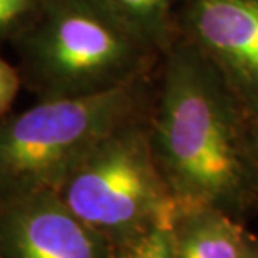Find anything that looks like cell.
Returning a JSON list of instances; mask_svg holds the SVG:
<instances>
[{"mask_svg":"<svg viewBox=\"0 0 258 258\" xmlns=\"http://www.w3.org/2000/svg\"><path fill=\"white\" fill-rule=\"evenodd\" d=\"M170 230L177 258L258 256V238L245 222L218 208L177 203Z\"/></svg>","mask_w":258,"mask_h":258,"instance_id":"cell-7","label":"cell"},{"mask_svg":"<svg viewBox=\"0 0 258 258\" xmlns=\"http://www.w3.org/2000/svg\"><path fill=\"white\" fill-rule=\"evenodd\" d=\"M10 45L37 100L107 92L150 75L162 57L100 0H42Z\"/></svg>","mask_w":258,"mask_h":258,"instance_id":"cell-2","label":"cell"},{"mask_svg":"<svg viewBox=\"0 0 258 258\" xmlns=\"http://www.w3.org/2000/svg\"><path fill=\"white\" fill-rule=\"evenodd\" d=\"M248 140H250V155H251V162H253L256 182H258V117L256 118H250Z\"/></svg>","mask_w":258,"mask_h":258,"instance_id":"cell-12","label":"cell"},{"mask_svg":"<svg viewBox=\"0 0 258 258\" xmlns=\"http://www.w3.org/2000/svg\"><path fill=\"white\" fill-rule=\"evenodd\" d=\"M173 212L175 208L148 228L113 245L112 258H177L170 230Z\"/></svg>","mask_w":258,"mask_h":258,"instance_id":"cell-9","label":"cell"},{"mask_svg":"<svg viewBox=\"0 0 258 258\" xmlns=\"http://www.w3.org/2000/svg\"><path fill=\"white\" fill-rule=\"evenodd\" d=\"M147 112L107 134L57 194L112 245L134 237L177 205L155 160Z\"/></svg>","mask_w":258,"mask_h":258,"instance_id":"cell-4","label":"cell"},{"mask_svg":"<svg viewBox=\"0 0 258 258\" xmlns=\"http://www.w3.org/2000/svg\"><path fill=\"white\" fill-rule=\"evenodd\" d=\"M153 50L162 53L177 37L182 0H100Z\"/></svg>","mask_w":258,"mask_h":258,"instance_id":"cell-8","label":"cell"},{"mask_svg":"<svg viewBox=\"0 0 258 258\" xmlns=\"http://www.w3.org/2000/svg\"><path fill=\"white\" fill-rule=\"evenodd\" d=\"M24 87L17 65H12L0 57V118L9 115L10 107Z\"/></svg>","mask_w":258,"mask_h":258,"instance_id":"cell-11","label":"cell"},{"mask_svg":"<svg viewBox=\"0 0 258 258\" xmlns=\"http://www.w3.org/2000/svg\"><path fill=\"white\" fill-rule=\"evenodd\" d=\"M256 258H258V256H256Z\"/></svg>","mask_w":258,"mask_h":258,"instance_id":"cell-13","label":"cell"},{"mask_svg":"<svg viewBox=\"0 0 258 258\" xmlns=\"http://www.w3.org/2000/svg\"><path fill=\"white\" fill-rule=\"evenodd\" d=\"M42 0H0V43L12 42L37 14Z\"/></svg>","mask_w":258,"mask_h":258,"instance_id":"cell-10","label":"cell"},{"mask_svg":"<svg viewBox=\"0 0 258 258\" xmlns=\"http://www.w3.org/2000/svg\"><path fill=\"white\" fill-rule=\"evenodd\" d=\"M113 245L55 190L0 200V258H112Z\"/></svg>","mask_w":258,"mask_h":258,"instance_id":"cell-6","label":"cell"},{"mask_svg":"<svg viewBox=\"0 0 258 258\" xmlns=\"http://www.w3.org/2000/svg\"><path fill=\"white\" fill-rule=\"evenodd\" d=\"M147 122L158 168L178 205L245 218L258 212L250 118L212 65L177 35L160 57Z\"/></svg>","mask_w":258,"mask_h":258,"instance_id":"cell-1","label":"cell"},{"mask_svg":"<svg viewBox=\"0 0 258 258\" xmlns=\"http://www.w3.org/2000/svg\"><path fill=\"white\" fill-rule=\"evenodd\" d=\"M177 35L212 65L248 118H256L258 0H182Z\"/></svg>","mask_w":258,"mask_h":258,"instance_id":"cell-5","label":"cell"},{"mask_svg":"<svg viewBox=\"0 0 258 258\" xmlns=\"http://www.w3.org/2000/svg\"><path fill=\"white\" fill-rule=\"evenodd\" d=\"M150 75L85 97L38 100L0 118V200L58 190L107 134L150 105Z\"/></svg>","mask_w":258,"mask_h":258,"instance_id":"cell-3","label":"cell"}]
</instances>
